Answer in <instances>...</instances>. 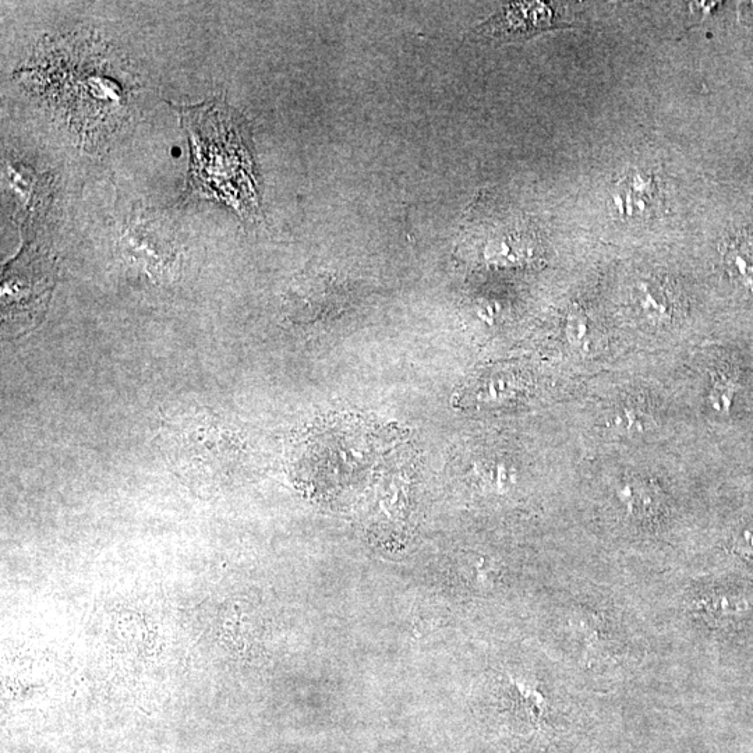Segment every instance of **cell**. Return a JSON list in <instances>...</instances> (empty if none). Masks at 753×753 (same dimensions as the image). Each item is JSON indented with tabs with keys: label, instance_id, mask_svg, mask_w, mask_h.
Segmentation results:
<instances>
[{
	"label": "cell",
	"instance_id": "obj_19",
	"mask_svg": "<svg viewBox=\"0 0 753 753\" xmlns=\"http://www.w3.org/2000/svg\"><path fill=\"white\" fill-rule=\"evenodd\" d=\"M749 6H751V5H749ZM749 9H751V14H749V16L753 17V6L749 7Z\"/></svg>",
	"mask_w": 753,
	"mask_h": 753
},
{
	"label": "cell",
	"instance_id": "obj_11",
	"mask_svg": "<svg viewBox=\"0 0 753 753\" xmlns=\"http://www.w3.org/2000/svg\"><path fill=\"white\" fill-rule=\"evenodd\" d=\"M7 180L12 187L16 205H21L23 211L40 212L35 204H41V193L44 192L41 185V179L34 175L27 166L21 165L20 162L7 164Z\"/></svg>",
	"mask_w": 753,
	"mask_h": 753
},
{
	"label": "cell",
	"instance_id": "obj_8",
	"mask_svg": "<svg viewBox=\"0 0 753 753\" xmlns=\"http://www.w3.org/2000/svg\"><path fill=\"white\" fill-rule=\"evenodd\" d=\"M615 497L632 518L645 519L659 509V494L641 477H627L615 486Z\"/></svg>",
	"mask_w": 753,
	"mask_h": 753
},
{
	"label": "cell",
	"instance_id": "obj_7",
	"mask_svg": "<svg viewBox=\"0 0 753 753\" xmlns=\"http://www.w3.org/2000/svg\"><path fill=\"white\" fill-rule=\"evenodd\" d=\"M636 313L654 327L673 324L680 318L681 304L668 282L656 277L641 278L632 286Z\"/></svg>",
	"mask_w": 753,
	"mask_h": 753
},
{
	"label": "cell",
	"instance_id": "obj_16",
	"mask_svg": "<svg viewBox=\"0 0 753 753\" xmlns=\"http://www.w3.org/2000/svg\"><path fill=\"white\" fill-rule=\"evenodd\" d=\"M522 390V385L515 377L508 374L491 377L480 388V399L486 402H505L514 399L518 392Z\"/></svg>",
	"mask_w": 753,
	"mask_h": 753
},
{
	"label": "cell",
	"instance_id": "obj_2",
	"mask_svg": "<svg viewBox=\"0 0 753 753\" xmlns=\"http://www.w3.org/2000/svg\"><path fill=\"white\" fill-rule=\"evenodd\" d=\"M93 41L83 38L56 42L38 53L31 67L34 87L49 105L65 116L81 136L111 132L126 113L129 88L116 79L111 60L94 52Z\"/></svg>",
	"mask_w": 753,
	"mask_h": 753
},
{
	"label": "cell",
	"instance_id": "obj_5",
	"mask_svg": "<svg viewBox=\"0 0 753 753\" xmlns=\"http://www.w3.org/2000/svg\"><path fill=\"white\" fill-rule=\"evenodd\" d=\"M553 19V7L547 3H514L480 24L475 35L487 40H518L553 26Z\"/></svg>",
	"mask_w": 753,
	"mask_h": 753
},
{
	"label": "cell",
	"instance_id": "obj_10",
	"mask_svg": "<svg viewBox=\"0 0 753 753\" xmlns=\"http://www.w3.org/2000/svg\"><path fill=\"white\" fill-rule=\"evenodd\" d=\"M608 429L621 437H638L648 433L653 427V416L635 402H621L608 410Z\"/></svg>",
	"mask_w": 753,
	"mask_h": 753
},
{
	"label": "cell",
	"instance_id": "obj_3",
	"mask_svg": "<svg viewBox=\"0 0 753 753\" xmlns=\"http://www.w3.org/2000/svg\"><path fill=\"white\" fill-rule=\"evenodd\" d=\"M159 445L190 482L219 484L247 455L242 431L212 410L189 409L165 420Z\"/></svg>",
	"mask_w": 753,
	"mask_h": 753
},
{
	"label": "cell",
	"instance_id": "obj_15",
	"mask_svg": "<svg viewBox=\"0 0 753 753\" xmlns=\"http://www.w3.org/2000/svg\"><path fill=\"white\" fill-rule=\"evenodd\" d=\"M703 607L716 618H737L751 610L747 597L735 593H719L703 600Z\"/></svg>",
	"mask_w": 753,
	"mask_h": 753
},
{
	"label": "cell",
	"instance_id": "obj_17",
	"mask_svg": "<svg viewBox=\"0 0 753 753\" xmlns=\"http://www.w3.org/2000/svg\"><path fill=\"white\" fill-rule=\"evenodd\" d=\"M737 391L738 384L734 377L728 376V374H717L713 378L709 395L713 409L720 413L730 412Z\"/></svg>",
	"mask_w": 753,
	"mask_h": 753
},
{
	"label": "cell",
	"instance_id": "obj_6",
	"mask_svg": "<svg viewBox=\"0 0 753 753\" xmlns=\"http://www.w3.org/2000/svg\"><path fill=\"white\" fill-rule=\"evenodd\" d=\"M611 207L621 219H646L659 203V183L653 173L632 171L611 190Z\"/></svg>",
	"mask_w": 753,
	"mask_h": 753
},
{
	"label": "cell",
	"instance_id": "obj_4",
	"mask_svg": "<svg viewBox=\"0 0 753 753\" xmlns=\"http://www.w3.org/2000/svg\"><path fill=\"white\" fill-rule=\"evenodd\" d=\"M351 299L352 289L344 279L330 272L306 271L289 286L284 310L295 323H314L337 316Z\"/></svg>",
	"mask_w": 753,
	"mask_h": 753
},
{
	"label": "cell",
	"instance_id": "obj_13",
	"mask_svg": "<svg viewBox=\"0 0 753 753\" xmlns=\"http://www.w3.org/2000/svg\"><path fill=\"white\" fill-rule=\"evenodd\" d=\"M532 256L533 247L516 236L494 240L486 251L487 260L501 265L525 263Z\"/></svg>",
	"mask_w": 753,
	"mask_h": 753
},
{
	"label": "cell",
	"instance_id": "obj_9",
	"mask_svg": "<svg viewBox=\"0 0 753 753\" xmlns=\"http://www.w3.org/2000/svg\"><path fill=\"white\" fill-rule=\"evenodd\" d=\"M724 270L735 285L753 293V239L747 235H737L724 245Z\"/></svg>",
	"mask_w": 753,
	"mask_h": 753
},
{
	"label": "cell",
	"instance_id": "obj_1",
	"mask_svg": "<svg viewBox=\"0 0 753 753\" xmlns=\"http://www.w3.org/2000/svg\"><path fill=\"white\" fill-rule=\"evenodd\" d=\"M190 143V173L183 201H221L249 224L263 219L246 120L224 102L180 106Z\"/></svg>",
	"mask_w": 753,
	"mask_h": 753
},
{
	"label": "cell",
	"instance_id": "obj_14",
	"mask_svg": "<svg viewBox=\"0 0 753 753\" xmlns=\"http://www.w3.org/2000/svg\"><path fill=\"white\" fill-rule=\"evenodd\" d=\"M476 468L482 482L497 493H502L514 486L516 480L514 466L502 459H489V461L477 463Z\"/></svg>",
	"mask_w": 753,
	"mask_h": 753
},
{
	"label": "cell",
	"instance_id": "obj_12",
	"mask_svg": "<svg viewBox=\"0 0 753 753\" xmlns=\"http://www.w3.org/2000/svg\"><path fill=\"white\" fill-rule=\"evenodd\" d=\"M565 338L569 346L582 356H590L600 348L599 332L588 314L581 309L572 310L565 320Z\"/></svg>",
	"mask_w": 753,
	"mask_h": 753
},
{
	"label": "cell",
	"instance_id": "obj_18",
	"mask_svg": "<svg viewBox=\"0 0 753 753\" xmlns=\"http://www.w3.org/2000/svg\"><path fill=\"white\" fill-rule=\"evenodd\" d=\"M733 549L742 557L753 558V521L745 523L733 539Z\"/></svg>",
	"mask_w": 753,
	"mask_h": 753
}]
</instances>
